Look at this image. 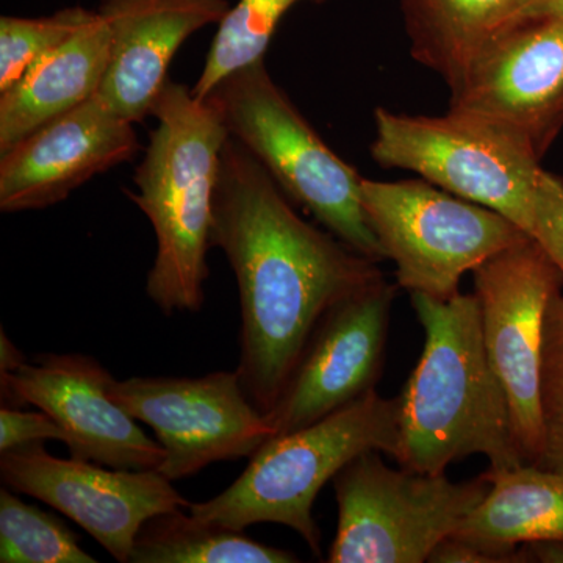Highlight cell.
<instances>
[{"instance_id": "ac0fdd59", "label": "cell", "mask_w": 563, "mask_h": 563, "mask_svg": "<svg viewBox=\"0 0 563 563\" xmlns=\"http://www.w3.org/2000/svg\"><path fill=\"white\" fill-rule=\"evenodd\" d=\"M484 501L454 536L501 555L506 563L528 562L523 544L563 542V473L537 465L488 470Z\"/></svg>"}, {"instance_id": "7a4b0ae2", "label": "cell", "mask_w": 563, "mask_h": 563, "mask_svg": "<svg viewBox=\"0 0 563 563\" xmlns=\"http://www.w3.org/2000/svg\"><path fill=\"white\" fill-rule=\"evenodd\" d=\"M424 347L399 399L402 468L442 474L473 454L490 470L525 465L509 401L493 369L476 295L450 299L412 292Z\"/></svg>"}, {"instance_id": "7402d4cb", "label": "cell", "mask_w": 563, "mask_h": 563, "mask_svg": "<svg viewBox=\"0 0 563 563\" xmlns=\"http://www.w3.org/2000/svg\"><path fill=\"white\" fill-rule=\"evenodd\" d=\"M9 487L0 490V562L96 563L76 533L54 515L22 501Z\"/></svg>"}, {"instance_id": "d4e9b609", "label": "cell", "mask_w": 563, "mask_h": 563, "mask_svg": "<svg viewBox=\"0 0 563 563\" xmlns=\"http://www.w3.org/2000/svg\"><path fill=\"white\" fill-rule=\"evenodd\" d=\"M529 235L543 247L563 277V180L544 169L533 195Z\"/></svg>"}, {"instance_id": "ffe728a7", "label": "cell", "mask_w": 563, "mask_h": 563, "mask_svg": "<svg viewBox=\"0 0 563 563\" xmlns=\"http://www.w3.org/2000/svg\"><path fill=\"white\" fill-rule=\"evenodd\" d=\"M298 555L252 540L239 529L196 517L188 509L150 518L129 563H292Z\"/></svg>"}, {"instance_id": "9c48e42d", "label": "cell", "mask_w": 563, "mask_h": 563, "mask_svg": "<svg viewBox=\"0 0 563 563\" xmlns=\"http://www.w3.org/2000/svg\"><path fill=\"white\" fill-rule=\"evenodd\" d=\"M473 274L485 350L506 390L515 444L525 465H539L544 314L562 290V274L532 236L493 255Z\"/></svg>"}, {"instance_id": "7c38bea8", "label": "cell", "mask_w": 563, "mask_h": 563, "mask_svg": "<svg viewBox=\"0 0 563 563\" xmlns=\"http://www.w3.org/2000/svg\"><path fill=\"white\" fill-rule=\"evenodd\" d=\"M396 291L380 277L324 314L276 406L265 415L274 435L313 424L376 390Z\"/></svg>"}, {"instance_id": "9a60e30c", "label": "cell", "mask_w": 563, "mask_h": 563, "mask_svg": "<svg viewBox=\"0 0 563 563\" xmlns=\"http://www.w3.org/2000/svg\"><path fill=\"white\" fill-rule=\"evenodd\" d=\"M140 147L133 122L98 91L0 154V210L57 206L92 177L131 162Z\"/></svg>"}, {"instance_id": "cb8c5ba5", "label": "cell", "mask_w": 563, "mask_h": 563, "mask_svg": "<svg viewBox=\"0 0 563 563\" xmlns=\"http://www.w3.org/2000/svg\"><path fill=\"white\" fill-rule=\"evenodd\" d=\"M543 454L537 466L563 473V295L551 299L544 314L540 369Z\"/></svg>"}, {"instance_id": "4316f807", "label": "cell", "mask_w": 563, "mask_h": 563, "mask_svg": "<svg viewBox=\"0 0 563 563\" xmlns=\"http://www.w3.org/2000/svg\"><path fill=\"white\" fill-rule=\"evenodd\" d=\"M428 562L432 563H506L501 555L493 553L487 548L454 536L443 539L433 548Z\"/></svg>"}, {"instance_id": "2e32d148", "label": "cell", "mask_w": 563, "mask_h": 563, "mask_svg": "<svg viewBox=\"0 0 563 563\" xmlns=\"http://www.w3.org/2000/svg\"><path fill=\"white\" fill-rule=\"evenodd\" d=\"M231 9L229 0H101L98 13L111 33L103 101L133 124L151 117L181 44Z\"/></svg>"}, {"instance_id": "52a82bcc", "label": "cell", "mask_w": 563, "mask_h": 563, "mask_svg": "<svg viewBox=\"0 0 563 563\" xmlns=\"http://www.w3.org/2000/svg\"><path fill=\"white\" fill-rule=\"evenodd\" d=\"M379 451L357 455L333 477L339 526L328 562L422 563L461 528L492 484L454 483L385 465Z\"/></svg>"}, {"instance_id": "603a6c76", "label": "cell", "mask_w": 563, "mask_h": 563, "mask_svg": "<svg viewBox=\"0 0 563 563\" xmlns=\"http://www.w3.org/2000/svg\"><path fill=\"white\" fill-rule=\"evenodd\" d=\"M98 11L68 7L49 16L0 18V92L9 90L33 62L96 20Z\"/></svg>"}, {"instance_id": "8fae6325", "label": "cell", "mask_w": 563, "mask_h": 563, "mask_svg": "<svg viewBox=\"0 0 563 563\" xmlns=\"http://www.w3.org/2000/svg\"><path fill=\"white\" fill-rule=\"evenodd\" d=\"M81 459L54 457L43 442L0 453L10 490L33 496L90 533L118 562L129 563L141 526L191 504L158 470L102 468Z\"/></svg>"}, {"instance_id": "8992f818", "label": "cell", "mask_w": 563, "mask_h": 563, "mask_svg": "<svg viewBox=\"0 0 563 563\" xmlns=\"http://www.w3.org/2000/svg\"><path fill=\"white\" fill-rule=\"evenodd\" d=\"M374 124L372 157L377 165L418 174L531 233L542 155L521 133L455 109L442 117H413L379 107Z\"/></svg>"}, {"instance_id": "f546056e", "label": "cell", "mask_w": 563, "mask_h": 563, "mask_svg": "<svg viewBox=\"0 0 563 563\" xmlns=\"http://www.w3.org/2000/svg\"><path fill=\"white\" fill-rule=\"evenodd\" d=\"M25 362H27L25 355L14 346L2 329V333H0V373L14 372Z\"/></svg>"}, {"instance_id": "5b68a950", "label": "cell", "mask_w": 563, "mask_h": 563, "mask_svg": "<svg viewBox=\"0 0 563 563\" xmlns=\"http://www.w3.org/2000/svg\"><path fill=\"white\" fill-rule=\"evenodd\" d=\"M228 128L291 202L374 263L387 261L362 203L361 174L342 161L273 80L265 58L229 74L207 96Z\"/></svg>"}, {"instance_id": "4fadbf2b", "label": "cell", "mask_w": 563, "mask_h": 563, "mask_svg": "<svg viewBox=\"0 0 563 563\" xmlns=\"http://www.w3.org/2000/svg\"><path fill=\"white\" fill-rule=\"evenodd\" d=\"M113 376L90 355L44 354L0 373L2 406L38 407L66 433L70 457L117 470H158L162 444L109 395Z\"/></svg>"}, {"instance_id": "3957f363", "label": "cell", "mask_w": 563, "mask_h": 563, "mask_svg": "<svg viewBox=\"0 0 563 563\" xmlns=\"http://www.w3.org/2000/svg\"><path fill=\"white\" fill-rule=\"evenodd\" d=\"M151 117L157 125L133 174L129 199L151 221L157 239L146 295L166 317L199 312L209 279L213 195L229 132L220 111L168 80Z\"/></svg>"}, {"instance_id": "5bb4252c", "label": "cell", "mask_w": 563, "mask_h": 563, "mask_svg": "<svg viewBox=\"0 0 563 563\" xmlns=\"http://www.w3.org/2000/svg\"><path fill=\"white\" fill-rule=\"evenodd\" d=\"M450 90V109L501 122L543 157L563 125V20L503 29Z\"/></svg>"}, {"instance_id": "e0dca14e", "label": "cell", "mask_w": 563, "mask_h": 563, "mask_svg": "<svg viewBox=\"0 0 563 563\" xmlns=\"http://www.w3.org/2000/svg\"><path fill=\"white\" fill-rule=\"evenodd\" d=\"M110 55V29L98 13L33 62L13 87L0 92V154L101 90Z\"/></svg>"}, {"instance_id": "484cf974", "label": "cell", "mask_w": 563, "mask_h": 563, "mask_svg": "<svg viewBox=\"0 0 563 563\" xmlns=\"http://www.w3.org/2000/svg\"><path fill=\"white\" fill-rule=\"evenodd\" d=\"M60 440L66 443V433L51 415L25 412L18 407L2 406L0 409V453L24 446V444Z\"/></svg>"}, {"instance_id": "f1b7e54d", "label": "cell", "mask_w": 563, "mask_h": 563, "mask_svg": "<svg viewBox=\"0 0 563 563\" xmlns=\"http://www.w3.org/2000/svg\"><path fill=\"white\" fill-rule=\"evenodd\" d=\"M521 548L528 562L563 563V542H536Z\"/></svg>"}, {"instance_id": "6da1fadb", "label": "cell", "mask_w": 563, "mask_h": 563, "mask_svg": "<svg viewBox=\"0 0 563 563\" xmlns=\"http://www.w3.org/2000/svg\"><path fill=\"white\" fill-rule=\"evenodd\" d=\"M211 247L224 252L239 284L240 383L268 415L324 314L384 274L302 220L272 174L232 136L221 152Z\"/></svg>"}, {"instance_id": "ba28073f", "label": "cell", "mask_w": 563, "mask_h": 563, "mask_svg": "<svg viewBox=\"0 0 563 563\" xmlns=\"http://www.w3.org/2000/svg\"><path fill=\"white\" fill-rule=\"evenodd\" d=\"M361 195L398 287L410 295L453 298L466 273L529 236L503 214L424 179L363 177Z\"/></svg>"}, {"instance_id": "44dd1931", "label": "cell", "mask_w": 563, "mask_h": 563, "mask_svg": "<svg viewBox=\"0 0 563 563\" xmlns=\"http://www.w3.org/2000/svg\"><path fill=\"white\" fill-rule=\"evenodd\" d=\"M301 2L328 0H239L218 24L192 95L206 99L229 74L265 58L285 14Z\"/></svg>"}, {"instance_id": "30bf717a", "label": "cell", "mask_w": 563, "mask_h": 563, "mask_svg": "<svg viewBox=\"0 0 563 563\" xmlns=\"http://www.w3.org/2000/svg\"><path fill=\"white\" fill-rule=\"evenodd\" d=\"M109 395L154 431L165 450L158 472L173 483L214 462L251 459L274 435L236 369L202 377H113Z\"/></svg>"}, {"instance_id": "277c9868", "label": "cell", "mask_w": 563, "mask_h": 563, "mask_svg": "<svg viewBox=\"0 0 563 563\" xmlns=\"http://www.w3.org/2000/svg\"><path fill=\"white\" fill-rule=\"evenodd\" d=\"M368 451L396 461L401 454L399 399H385L376 390L313 424L269 437L231 487L188 510L239 531L261 523L287 526L320 555L314 499L343 466Z\"/></svg>"}, {"instance_id": "d6986e66", "label": "cell", "mask_w": 563, "mask_h": 563, "mask_svg": "<svg viewBox=\"0 0 563 563\" xmlns=\"http://www.w3.org/2000/svg\"><path fill=\"white\" fill-rule=\"evenodd\" d=\"M410 54L454 87L485 44L507 27L518 0H399Z\"/></svg>"}, {"instance_id": "83f0119b", "label": "cell", "mask_w": 563, "mask_h": 563, "mask_svg": "<svg viewBox=\"0 0 563 563\" xmlns=\"http://www.w3.org/2000/svg\"><path fill=\"white\" fill-rule=\"evenodd\" d=\"M563 20V0H518L510 25L520 22Z\"/></svg>"}]
</instances>
